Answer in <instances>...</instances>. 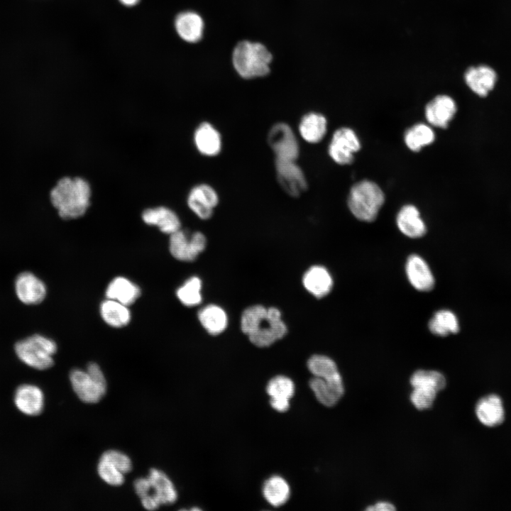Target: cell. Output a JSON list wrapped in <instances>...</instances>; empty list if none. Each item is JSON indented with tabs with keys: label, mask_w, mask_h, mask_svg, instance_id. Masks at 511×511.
Wrapping results in <instances>:
<instances>
[{
	"label": "cell",
	"mask_w": 511,
	"mask_h": 511,
	"mask_svg": "<svg viewBox=\"0 0 511 511\" xmlns=\"http://www.w3.org/2000/svg\"><path fill=\"white\" fill-rule=\"evenodd\" d=\"M428 326L433 334L440 336L456 334L460 329L456 315L449 309L436 312L430 319Z\"/></svg>",
	"instance_id": "f546056e"
},
{
	"label": "cell",
	"mask_w": 511,
	"mask_h": 511,
	"mask_svg": "<svg viewBox=\"0 0 511 511\" xmlns=\"http://www.w3.org/2000/svg\"><path fill=\"white\" fill-rule=\"evenodd\" d=\"M272 55L262 43L242 40L233 48L232 63L237 74L250 79L267 75L270 70Z\"/></svg>",
	"instance_id": "7a4b0ae2"
},
{
	"label": "cell",
	"mask_w": 511,
	"mask_h": 511,
	"mask_svg": "<svg viewBox=\"0 0 511 511\" xmlns=\"http://www.w3.org/2000/svg\"><path fill=\"white\" fill-rule=\"evenodd\" d=\"M385 202V194L375 182L363 180L354 184L348 197V207L358 220L373 221Z\"/></svg>",
	"instance_id": "3957f363"
},
{
	"label": "cell",
	"mask_w": 511,
	"mask_h": 511,
	"mask_svg": "<svg viewBox=\"0 0 511 511\" xmlns=\"http://www.w3.org/2000/svg\"><path fill=\"white\" fill-rule=\"evenodd\" d=\"M476 414L480 422L488 427L501 424L505 420V409L502 399L495 394L480 398L476 405Z\"/></svg>",
	"instance_id": "9a60e30c"
},
{
	"label": "cell",
	"mask_w": 511,
	"mask_h": 511,
	"mask_svg": "<svg viewBox=\"0 0 511 511\" xmlns=\"http://www.w3.org/2000/svg\"><path fill=\"white\" fill-rule=\"evenodd\" d=\"M298 131L301 137L307 143H319L325 136L327 131L326 117L317 112L304 114L299 123Z\"/></svg>",
	"instance_id": "83f0119b"
},
{
	"label": "cell",
	"mask_w": 511,
	"mask_h": 511,
	"mask_svg": "<svg viewBox=\"0 0 511 511\" xmlns=\"http://www.w3.org/2000/svg\"><path fill=\"white\" fill-rule=\"evenodd\" d=\"M99 312L103 322L115 329L126 326L132 318L129 306L109 298L101 302Z\"/></svg>",
	"instance_id": "484cf974"
},
{
	"label": "cell",
	"mask_w": 511,
	"mask_h": 511,
	"mask_svg": "<svg viewBox=\"0 0 511 511\" xmlns=\"http://www.w3.org/2000/svg\"><path fill=\"white\" fill-rule=\"evenodd\" d=\"M175 26L179 36L190 43L199 42L203 36L204 23L197 12L186 11L175 18Z\"/></svg>",
	"instance_id": "44dd1931"
},
{
	"label": "cell",
	"mask_w": 511,
	"mask_h": 511,
	"mask_svg": "<svg viewBox=\"0 0 511 511\" xmlns=\"http://www.w3.org/2000/svg\"><path fill=\"white\" fill-rule=\"evenodd\" d=\"M70 380L74 392L84 402L97 403L105 394L86 370L73 369Z\"/></svg>",
	"instance_id": "e0dca14e"
},
{
	"label": "cell",
	"mask_w": 511,
	"mask_h": 511,
	"mask_svg": "<svg viewBox=\"0 0 511 511\" xmlns=\"http://www.w3.org/2000/svg\"><path fill=\"white\" fill-rule=\"evenodd\" d=\"M197 318L207 332L213 336L223 333L229 323L226 311L215 304H209L202 307L197 313Z\"/></svg>",
	"instance_id": "4316f807"
},
{
	"label": "cell",
	"mask_w": 511,
	"mask_h": 511,
	"mask_svg": "<svg viewBox=\"0 0 511 511\" xmlns=\"http://www.w3.org/2000/svg\"><path fill=\"white\" fill-rule=\"evenodd\" d=\"M140 0H119V1L126 6H136Z\"/></svg>",
	"instance_id": "b9f144b4"
},
{
	"label": "cell",
	"mask_w": 511,
	"mask_h": 511,
	"mask_svg": "<svg viewBox=\"0 0 511 511\" xmlns=\"http://www.w3.org/2000/svg\"><path fill=\"white\" fill-rule=\"evenodd\" d=\"M194 142L197 150L204 156L214 157L221 150V134L209 122H202L197 127L194 133Z\"/></svg>",
	"instance_id": "ac0fdd59"
},
{
	"label": "cell",
	"mask_w": 511,
	"mask_h": 511,
	"mask_svg": "<svg viewBox=\"0 0 511 511\" xmlns=\"http://www.w3.org/2000/svg\"><path fill=\"white\" fill-rule=\"evenodd\" d=\"M14 348L22 362L31 368L45 370L53 366V356L57 346L52 339L41 334H33L18 341Z\"/></svg>",
	"instance_id": "277c9868"
},
{
	"label": "cell",
	"mask_w": 511,
	"mask_h": 511,
	"mask_svg": "<svg viewBox=\"0 0 511 511\" xmlns=\"http://www.w3.org/2000/svg\"><path fill=\"white\" fill-rule=\"evenodd\" d=\"M219 199L216 191L211 186L202 183L191 189L187 201L194 214L202 220H207L211 217Z\"/></svg>",
	"instance_id": "30bf717a"
},
{
	"label": "cell",
	"mask_w": 511,
	"mask_h": 511,
	"mask_svg": "<svg viewBox=\"0 0 511 511\" xmlns=\"http://www.w3.org/2000/svg\"><path fill=\"white\" fill-rule=\"evenodd\" d=\"M309 386L319 402L326 407L336 405L344 392L342 380H328L314 376L309 380Z\"/></svg>",
	"instance_id": "f1b7e54d"
},
{
	"label": "cell",
	"mask_w": 511,
	"mask_h": 511,
	"mask_svg": "<svg viewBox=\"0 0 511 511\" xmlns=\"http://www.w3.org/2000/svg\"><path fill=\"white\" fill-rule=\"evenodd\" d=\"M307 367L312 374L328 380H342L335 362L324 355L316 354L307 361Z\"/></svg>",
	"instance_id": "836d02e7"
},
{
	"label": "cell",
	"mask_w": 511,
	"mask_h": 511,
	"mask_svg": "<svg viewBox=\"0 0 511 511\" xmlns=\"http://www.w3.org/2000/svg\"><path fill=\"white\" fill-rule=\"evenodd\" d=\"M405 273L412 286L418 291L428 292L434 286V277L424 259L419 255H410L406 261Z\"/></svg>",
	"instance_id": "4fadbf2b"
},
{
	"label": "cell",
	"mask_w": 511,
	"mask_h": 511,
	"mask_svg": "<svg viewBox=\"0 0 511 511\" xmlns=\"http://www.w3.org/2000/svg\"><path fill=\"white\" fill-rule=\"evenodd\" d=\"M148 478L150 488L148 493L143 498L153 497L160 505L172 504L177 500V494L175 488L165 473L156 468H151Z\"/></svg>",
	"instance_id": "7402d4cb"
},
{
	"label": "cell",
	"mask_w": 511,
	"mask_h": 511,
	"mask_svg": "<svg viewBox=\"0 0 511 511\" xmlns=\"http://www.w3.org/2000/svg\"><path fill=\"white\" fill-rule=\"evenodd\" d=\"M287 333V326L282 319L281 312L275 307H270L257 329L248 337L253 345L263 348L271 346Z\"/></svg>",
	"instance_id": "8992f818"
},
{
	"label": "cell",
	"mask_w": 511,
	"mask_h": 511,
	"mask_svg": "<svg viewBox=\"0 0 511 511\" xmlns=\"http://www.w3.org/2000/svg\"><path fill=\"white\" fill-rule=\"evenodd\" d=\"M263 493L265 500L273 506L279 507L285 504L290 497L288 483L280 476L269 478L264 483Z\"/></svg>",
	"instance_id": "1f68e13d"
},
{
	"label": "cell",
	"mask_w": 511,
	"mask_h": 511,
	"mask_svg": "<svg viewBox=\"0 0 511 511\" xmlns=\"http://www.w3.org/2000/svg\"><path fill=\"white\" fill-rule=\"evenodd\" d=\"M141 218L147 225L156 226L162 233L169 236L181 229L177 214L166 207L148 208L142 212Z\"/></svg>",
	"instance_id": "2e32d148"
},
{
	"label": "cell",
	"mask_w": 511,
	"mask_h": 511,
	"mask_svg": "<svg viewBox=\"0 0 511 511\" xmlns=\"http://www.w3.org/2000/svg\"><path fill=\"white\" fill-rule=\"evenodd\" d=\"M14 287L17 297L25 304H38L47 295L44 282L31 272L21 273L15 280Z\"/></svg>",
	"instance_id": "8fae6325"
},
{
	"label": "cell",
	"mask_w": 511,
	"mask_h": 511,
	"mask_svg": "<svg viewBox=\"0 0 511 511\" xmlns=\"http://www.w3.org/2000/svg\"><path fill=\"white\" fill-rule=\"evenodd\" d=\"M91 187L79 177H65L50 192V201L59 216L65 220L82 216L90 206Z\"/></svg>",
	"instance_id": "6da1fadb"
},
{
	"label": "cell",
	"mask_w": 511,
	"mask_h": 511,
	"mask_svg": "<svg viewBox=\"0 0 511 511\" xmlns=\"http://www.w3.org/2000/svg\"><path fill=\"white\" fill-rule=\"evenodd\" d=\"M305 290L317 298L326 296L334 285L330 272L323 265H315L309 268L302 279Z\"/></svg>",
	"instance_id": "5bb4252c"
},
{
	"label": "cell",
	"mask_w": 511,
	"mask_h": 511,
	"mask_svg": "<svg viewBox=\"0 0 511 511\" xmlns=\"http://www.w3.org/2000/svg\"><path fill=\"white\" fill-rule=\"evenodd\" d=\"M395 510L394 505L388 502H379L366 508V510L369 511H392Z\"/></svg>",
	"instance_id": "60d3db41"
},
{
	"label": "cell",
	"mask_w": 511,
	"mask_h": 511,
	"mask_svg": "<svg viewBox=\"0 0 511 511\" xmlns=\"http://www.w3.org/2000/svg\"><path fill=\"white\" fill-rule=\"evenodd\" d=\"M202 282L198 276L188 278L176 290V297L182 304L192 307L202 302Z\"/></svg>",
	"instance_id": "d6a6232c"
},
{
	"label": "cell",
	"mask_w": 511,
	"mask_h": 511,
	"mask_svg": "<svg viewBox=\"0 0 511 511\" xmlns=\"http://www.w3.org/2000/svg\"><path fill=\"white\" fill-rule=\"evenodd\" d=\"M276 176L280 187L291 197H299L307 188V182L296 160L275 159Z\"/></svg>",
	"instance_id": "9c48e42d"
},
{
	"label": "cell",
	"mask_w": 511,
	"mask_h": 511,
	"mask_svg": "<svg viewBox=\"0 0 511 511\" xmlns=\"http://www.w3.org/2000/svg\"><path fill=\"white\" fill-rule=\"evenodd\" d=\"M361 149V143L355 131L341 127L334 131L328 147L330 158L339 165H348L354 160V153Z\"/></svg>",
	"instance_id": "ba28073f"
},
{
	"label": "cell",
	"mask_w": 511,
	"mask_h": 511,
	"mask_svg": "<svg viewBox=\"0 0 511 511\" xmlns=\"http://www.w3.org/2000/svg\"><path fill=\"white\" fill-rule=\"evenodd\" d=\"M435 133L430 126L419 123L409 128L404 134L407 147L413 152L419 151L423 147L432 144Z\"/></svg>",
	"instance_id": "4dcf8cb0"
},
{
	"label": "cell",
	"mask_w": 511,
	"mask_h": 511,
	"mask_svg": "<svg viewBox=\"0 0 511 511\" xmlns=\"http://www.w3.org/2000/svg\"><path fill=\"white\" fill-rule=\"evenodd\" d=\"M413 388L410 395V400L414 406L418 410L431 407L438 392L424 387H414Z\"/></svg>",
	"instance_id": "74e56055"
},
{
	"label": "cell",
	"mask_w": 511,
	"mask_h": 511,
	"mask_svg": "<svg viewBox=\"0 0 511 511\" xmlns=\"http://www.w3.org/2000/svg\"><path fill=\"white\" fill-rule=\"evenodd\" d=\"M207 238L200 231L189 233L180 229L170 235L169 251L177 260L192 262L205 250Z\"/></svg>",
	"instance_id": "5b68a950"
},
{
	"label": "cell",
	"mask_w": 511,
	"mask_h": 511,
	"mask_svg": "<svg viewBox=\"0 0 511 511\" xmlns=\"http://www.w3.org/2000/svg\"><path fill=\"white\" fill-rule=\"evenodd\" d=\"M86 371L97 383L99 388L106 393L107 384L104 375L99 365L93 362L89 363L87 366Z\"/></svg>",
	"instance_id": "ab89813d"
},
{
	"label": "cell",
	"mask_w": 511,
	"mask_h": 511,
	"mask_svg": "<svg viewBox=\"0 0 511 511\" xmlns=\"http://www.w3.org/2000/svg\"><path fill=\"white\" fill-rule=\"evenodd\" d=\"M270 397V405L275 410L283 412L289 409L290 399L295 392V385L291 379L284 375L272 378L267 385Z\"/></svg>",
	"instance_id": "603a6c76"
},
{
	"label": "cell",
	"mask_w": 511,
	"mask_h": 511,
	"mask_svg": "<svg viewBox=\"0 0 511 511\" xmlns=\"http://www.w3.org/2000/svg\"><path fill=\"white\" fill-rule=\"evenodd\" d=\"M464 79L471 91L480 97H485L493 89L497 75L491 67L479 65L468 68L465 72Z\"/></svg>",
	"instance_id": "cb8c5ba5"
},
{
	"label": "cell",
	"mask_w": 511,
	"mask_h": 511,
	"mask_svg": "<svg viewBox=\"0 0 511 511\" xmlns=\"http://www.w3.org/2000/svg\"><path fill=\"white\" fill-rule=\"evenodd\" d=\"M141 295V287L125 276L114 278L105 290L106 298L118 301L129 307L135 303Z\"/></svg>",
	"instance_id": "ffe728a7"
},
{
	"label": "cell",
	"mask_w": 511,
	"mask_h": 511,
	"mask_svg": "<svg viewBox=\"0 0 511 511\" xmlns=\"http://www.w3.org/2000/svg\"><path fill=\"white\" fill-rule=\"evenodd\" d=\"M455 101L449 96H436L425 106V117L433 126L445 128L456 112Z\"/></svg>",
	"instance_id": "7c38bea8"
},
{
	"label": "cell",
	"mask_w": 511,
	"mask_h": 511,
	"mask_svg": "<svg viewBox=\"0 0 511 511\" xmlns=\"http://www.w3.org/2000/svg\"><path fill=\"white\" fill-rule=\"evenodd\" d=\"M115 466L123 474L130 472L132 469L131 458L125 454L117 450H108L101 456Z\"/></svg>",
	"instance_id": "f35d334b"
},
{
	"label": "cell",
	"mask_w": 511,
	"mask_h": 511,
	"mask_svg": "<svg viewBox=\"0 0 511 511\" xmlns=\"http://www.w3.org/2000/svg\"><path fill=\"white\" fill-rule=\"evenodd\" d=\"M268 308L261 304L250 306L244 309L241 317V329L249 336L258 327L267 314Z\"/></svg>",
	"instance_id": "d590c367"
},
{
	"label": "cell",
	"mask_w": 511,
	"mask_h": 511,
	"mask_svg": "<svg viewBox=\"0 0 511 511\" xmlns=\"http://www.w3.org/2000/svg\"><path fill=\"white\" fill-rule=\"evenodd\" d=\"M267 141L273 150L275 159L296 160L300 154L297 139L292 128L287 123L279 122L269 130Z\"/></svg>",
	"instance_id": "52a82bcc"
},
{
	"label": "cell",
	"mask_w": 511,
	"mask_h": 511,
	"mask_svg": "<svg viewBox=\"0 0 511 511\" xmlns=\"http://www.w3.org/2000/svg\"><path fill=\"white\" fill-rule=\"evenodd\" d=\"M14 402L18 409L28 415H38L44 406V395L42 390L35 385H22L15 393Z\"/></svg>",
	"instance_id": "d4e9b609"
},
{
	"label": "cell",
	"mask_w": 511,
	"mask_h": 511,
	"mask_svg": "<svg viewBox=\"0 0 511 511\" xmlns=\"http://www.w3.org/2000/svg\"><path fill=\"white\" fill-rule=\"evenodd\" d=\"M412 388L424 387L439 392L446 386V378L442 373L436 370H418L410 378Z\"/></svg>",
	"instance_id": "e575fe53"
},
{
	"label": "cell",
	"mask_w": 511,
	"mask_h": 511,
	"mask_svg": "<svg viewBox=\"0 0 511 511\" xmlns=\"http://www.w3.org/2000/svg\"><path fill=\"white\" fill-rule=\"evenodd\" d=\"M98 474L106 483L119 486L124 482V474L108 461L100 458L98 466Z\"/></svg>",
	"instance_id": "8d00e7d4"
},
{
	"label": "cell",
	"mask_w": 511,
	"mask_h": 511,
	"mask_svg": "<svg viewBox=\"0 0 511 511\" xmlns=\"http://www.w3.org/2000/svg\"><path fill=\"white\" fill-rule=\"evenodd\" d=\"M396 224L400 231L409 238H420L427 232L426 224L419 209L412 204L401 207L396 216Z\"/></svg>",
	"instance_id": "d6986e66"
}]
</instances>
